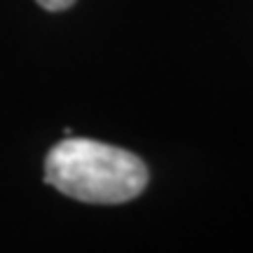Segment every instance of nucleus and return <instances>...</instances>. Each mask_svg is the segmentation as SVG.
<instances>
[{
    "label": "nucleus",
    "instance_id": "nucleus-1",
    "mask_svg": "<svg viewBox=\"0 0 253 253\" xmlns=\"http://www.w3.org/2000/svg\"><path fill=\"white\" fill-rule=\"evenodd\" d=\"M45 183L87 204H122L145 190L148 167L129 150L68 136L47 153Z\"/></svg>",
    "mask_w": 253,
    "mask_h": 253
},
{
    "label": "nucleus",
    "instance_id": "nucleus-2",
    "mask_svg": "<svg viewBox=\"0 0 253 253\" xmlns=\"http://www.w3.org/2000/svg\"><path fill=\"white\" fill-rule=\"evenodd\" d=\"M40 7L49 9V12H61V9H68L75 2V0H36Z\"/></svg>",
    "mask_w": 253,
    "mask_h": 253
}]
</instances>
